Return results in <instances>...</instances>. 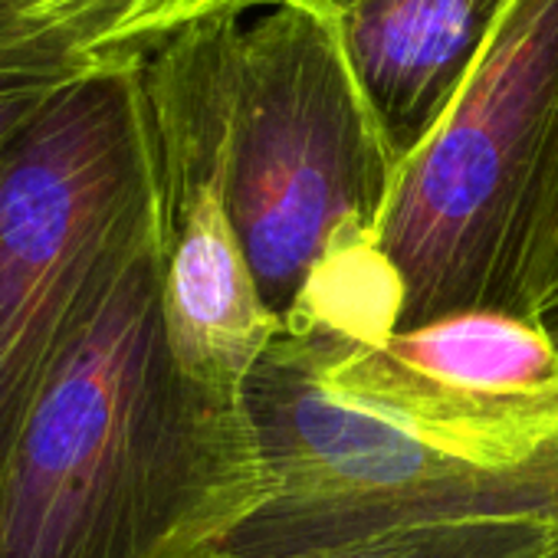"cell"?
<instances>
[{"label": "cell", "mask_w": 558, "mask_h": 558, "mask_svg": "<svg viewBox=\"0 0 558 558\" xmlns=\"http://www.w3.org/2000/svg\"><path fill=\"white\" fill-rule=\"evenodd\" d=\"M266 499L246 401L174 362L161 240L34 408L0 480V558H214Z\"/></svg>", "instance_id": "obj_2"}, {"label": "cell", "mask_w": 558, "mask_h": 558, "mask_svg": "<svg viewBox=\"0 0 558 558\" xmlns=\"http://www.w3.org/2000/svg\"><path fill=\"white\" fill-rule=\"evenodd\" d=\"M73 76L80 73H0V161Z\"/></svg>", "instance_id": "obj_10"}, {"label": "cell", "mask_w": 558, "mask_h": 558, "mask_svg": "<svg viewBox=\"0 0 558 558\" xmlns=\"http://www.w3.org/2000/svg\"><path fill=\"white\" fill-rule=\"evenodd\" d=\"M287 0H0V73H86Z\"/></svg>", "instance_id": "obj_8"}, {"label": "cell", "mask_w": 558, "mask_h": 558, "mask_svg": "<svg viewBox=\"0 0 558 558\" xmlns=\"http://www.w3.org/2000/svg\"><path fill=\"white\" fill-rule=\"evenodd\" d=\"M398 168L319 0H287L243 24L227 191L279 336L368 332L378 296L375 240Z\"/></svg>", "instance_id": "obj_3"}, {"label": "cell", "mask_w": 558, "mask_h": 558, "mask_svg": "<svg viewBox=\"0 0 558 558\" xmlns=\"http://www.w3.org/2000/svg\"><path fill=\"white\" fill-rule=\"evenodd\" d=\"M283 558H558V502L411 519Z\"/></svg>", "instance_id": "obj_9"}, {"label": "cell", "mask_w": 558, "mask_h": 558, "mask_svg": "<svg viewBox=\"0 0 558 558\" xmlns=\"http://www.w3.org/2000/svg\"><path fill=\"white\" fill-rule=\"evenodd\" d=\"M551 332H555V336H558V319H555V326H551Z\"/></svg>", "instance_id": "obj_11"}, {"label": "cell", "mask_w": 558, "mask_h": 558, "mask_svg": "<svg viewBox=\"0 0 558 558\" xmlns=\"http://www.w3.org/2000/svg\"><path fill=\"white\" fill-rule=\"evenodd\" d=\"M404 165L476 70L509 0H319Z\"/></svg>", "instance_id": "obj_7"}, {"label": "cell", "mask_w": 558, "mask_h": 558, "mask_svg": "<svg viewBox=\"0 0 558 558\" xmlns=\"http://www.w3.org/2000/svg\"><path fill=\"white\" fill-rule=\"evenodd\" d=\"M161 240L145 60L73 76L0 161V480L125 269Z\"/></svg>", "instance_id": "obj_5"}, {"label": "cell", "mask_w": 558, "mask_h": 558, "mask_svg": "<svg viewBox=\"0 0 558 558\" xmlns=\"http://www.w3.org/2000/svg\"><path fill=\"white\" fill-rule=\"evenodd\" d=\"M375 253L398 329L558 319V0H509L466 86L398 168Z\"/></svg>", "instance_id": "obj_4"}, {"label": "cell", "mask_w": 558, "mask_h": 558, "mask_svg": "<svg viewBox=\"0 0 558 558\" xmlns=\"http://www.w3.org/2000/svg\"><path fill=\"white\" fill-rule=\"evenodd\" d=\"M266 499L214 558L558 502V336L470 310L375 342L276 336L246 378Z\"/></svg>", "instance_id": "obj_1"}, {"label": "cell", "mask_w": 558, "mask_h": 558, "mask_svg": "<svg viewBox=\"0 0 558 558\" xmlns=\"http://www.w3.org/2000/svg\"><path fill=\"white\" fill-rule=\"evenodd\" d=\"M243 24L197 27L145 60L161 178V313L181 372L246 401L279 336L230 214L233 63Z\"/></svg>", "instance_id": "obj_6"}]
</instances>
